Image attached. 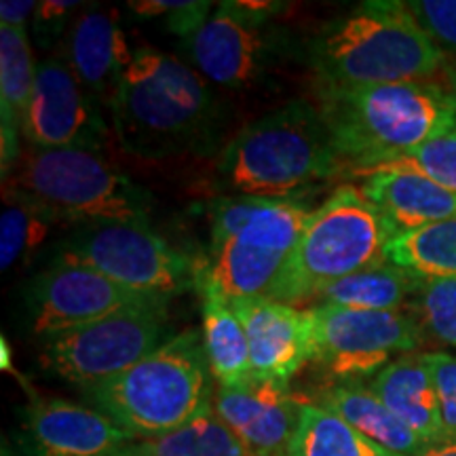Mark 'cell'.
<instances>
[{
	"mask_svg": "<svg viewBox=\"0 0 456 456\" xmlns=\"http://www.w3.org/2000/svg\"><path fill=\"white\" fill-rule=\"evenodd\" d=\"M345 171L319 108L289 102L228 142L216 159L212 186L218 197L300 199Z\"/></svg>",
	"mask_w": 456,
	"mask_h": 456,
	"instance_id": "6da1fadb",
	"label": "cell"
},
{
	"mask_svg": "<svg viewBox=\"0 0 456 456\" xmlns=\"http://www.w3.org/2000/svg\"><path fill=\"white\" fill-rule=\"evenodd\" d=\"M319 112L353 175L456 131V100L433 81L319 87Z\"/></svg>",
	"mask_w": 456,
	"mask_h": 456,
	"instance_id": "7a4b0ae2",
	"label": "cell"
},
{
	"mask_svg": "<svg viewBox=\"0 0 456 456\" xmlns=\"http://www.w3.org/2000/svg\"><path fill=\"white\" fill-rule=\"evenodd\" d=\"M216 117L208 83L155 49L135 51L110 108L121 146L148 161L203 152L214 140Z\"/></svg>",
	"mask_w": 456,
	"mask_h": 456,
	"instance_id": "3957f363",
	"label": "cell"
},
{
	"mask_svg": "<svg viewBox=\"0 0 456 456\" xmlns=\"http://www.w3.org/2000/svg\"><path fill=\"white\" fill-rule=\"evenodd\" d=\"M448 57L419 26L406 3L370 0L330 21L311 45L322 87L431 81Z\"/></svg>",
	"mask_w": 456,
	"mask_h": 456,
	"instance_id": "277c9868",
	"label": "cell"
},
{
	"mask_svg": "<svg viewBox=\"0 0 456 456\" xmlns=\"http://www.w3.org/2000/svg\"><path fill=\"white\" fill-rule=\"evenodd\" d=\"M4 201L26 203L55 222L146 224L152 197L100 151L28 144L4 175Z\"/></svg>",
	"mask_w": 456,
	"mask_h": 456,
	"instance_id": "5b68a950",
	"label": "cell"
},
{
	"mask_svg": "<svg viewBox=\"0 0 456 456\" xmlns=\"http://www.w3.org/2000/svg\"><path fill=\"white\" fill-rule=\"evenodd\" d=\"M134 440L180 429L214 410V376L203 336H171L129 370L85 393Z\"/></svg>",
	"mask_w": 456,
	"mask_h": 456,
	"instance_id": "8992f818",
	"label": "cell"
},
{
	"mask_svg": "<svg viewBox=\"0 0 456 456\" xmlns=\"http://www.w3.org/2000/svg\"><path fill=\"white\" fill-rule=\"evenodd\" d=\"M201 275L228 300L271 298L313 209L300 199L216 197Z\"/></svg>",
	"mask_w": 456,
	"mask_h": 456,
	"instance_id": "52a82bcc",
	"label": "cell"
},
{
	"mask_svg": "<svg viewBox=\"0 0 456 456\" xmlns=\"http://www.w3.org/2000/svg\"><path fill=\"white\" fill-rule=\"evenodd\" d=\"M393 239L389 222L362 188L342 184L313 209L294 258L269 300L292 306L315 300L328 285L387 262V245Z\"/></svg>",
	"mask_w": 456,
	"mask_h": 456,
	"instance_id": "ba28073f",
	"label": "cell"
},
{
	"mask_svg": "<svg viewBox=\"0 0 456 456\" xmlns=\"http://www.w3.org/2000/svg\"><path fill=\"white\" fill-rule=\"evenodd\" d=\"M313 323L311 363L336 383H359L376 376L393 357L414 353L423 328L402 311H357L334 305L309 309Z\"/></svg>",
	"mask_w": 456,
	"mask_h": 456,
	"instance_id": "9c48e42d",
	"label": "cell"
},
{
	"mask_svg": "<svg viewBox=\"0 0 456 456\" xmlns=\"http://www.w3.org/2000/svg\"><path fill=\"white\" fill-rule=\"evenodd\" d=\"M167 340V305L129 309L45 340L43 366L89 393Z\"/></svg>",
	"mask_w": 456,
	"mask_h": 456,
	"instance_id": "30bf717a",
	"label": "cell"
},
{
	"mask_svg": "<svg viewBox=\"0 0 456 456\" xmlns=\"http://www.w3.org/2000/svg\"><path fill=\"white\" fill-rule=\"evenodd\" d=\"M60 258L95 269L131 292L161 300L195 288L201 271L146 224L85 226L64 243Z\"/></svg>",
	"mask_w": 456,
	"mask_h": 456,
	"instance_id": "8fae6325",
	"label": "cell"
},
{
	"mask_svg": "<svg viewBox=\"0 0 456 456\" xmlns=\"http://www.w3.org/2000/svg\"><path fill=\"white\" fill-rule=\"evenodd\" d=\"M157 305L167 300L135 294L95 269L60 258L30 288L32 332L49 340L121 311Z\"/></svg>",
	"mask_w": 456,
	"mask_h": 456,
	"instance_id": "7c38bea8",
	"label": "cell"
},
{
	"mask_svg": "<svg viewBox=\"0 0 456 456\" xmlns=\"http://www.w3.org/2000/svg\"><path fill=\"white\" fill-rule=\"evenodd\" d=\"M279 9V3H220L188 38L199 70L224 87H245L258 81L277 47L271 17Z\"/></svg>",
	"mask_w": 456,
	"mask_h": 456,
	"instance_id": "4fadbf2b",
	"label": "cell"
},
{
	"mask_svg": "<svg viewBox=\"0 0 456 456\" xmlns=\"http://www.w3.org/2000/svg\"><path fill=\"white\" fill-rule=\"evenodd\" d=\"M21 135L38 148L102 152L108 135L104 112L74 77L64 53L38 61Z\"/></svg>",
	"mask_w": 456,
	"mask_h": 456,
	"instance_id": "5bb4252c",
	"label": "cell"
},
{
	"mask_svg": "<svg viewBox=\"0 0 456 456\" xmlns=\"http://www.w3.org/2000/svg\"><path fill=\"white\" fill-rule=\"evenodd\" d=\"M300 402L285 380L252 374L237 387H218L214 412L252 456H288Z\"/></svg>",
	"mask_w": 456,
	"mask_h": 456,
	"instance_id": "9a60e30c",
	"label": "cell"
},
{
	"mask_svg": "<svg viewBox=\"0 0 456 456\" xmlns=\"http://www.w3.org/2000/svg\"><path fill=\"white\" fill-rule=\"evenodd\" d=\"M135 442L100 410L34 399L24 410L20 456H114Z\"/></svg>",
	"mask_w": 456,
	"mask_h": 456,
	"instance_id": "2e32d148",
	"label": "cell"
},
{
	"mask_svg": "<svg viewBox=\"0 0 456 456\" xmlns=\"http://www.w3.org/2000/svg\"><path fill=\"white\" fill-rule=\"evenodd\" d=\"M249 342L254 374L288 383L313 359L309 309L269 298L231 300Z\"/></svg>",
	"mask_w": 456,
	"mask_h": 456,
	"instance_id": "e0dca14e",
	"label": "cell"
},
{
	"mask_svg": "<svg viewBox=\"0 0 456 456\" xmlns=\"http://www.w3.org/2000/svg\"><path fill=\"white\" fill-rule=\"evenodd\" d=\"M117 11L85 9L74 17L64 57L102 112H110L123 74L134 60Z\"/></svg>",
	"mask_w": 456,
	"mask_h": 456,
	"instance_id": "ac0fdd59",
	"label": "cell"
},
{
	"mask_svg": "<svg viewBox=\"0 0 456 456\" xmlns=\"http://www.w3.org/2000/svg\"><path fill=\"white\" fill-rule=\"evenodd\" d=\"M362 178H366L362 192L385 216L395 237L456 218V192L416 171L379 169Z\"/></svg>",
	"mask_w": 456,
	"mask_h": 456,
	"instance_id": "d6986e66",
	"label": "cell"
},
{
	"mask_svg": "<svg viewBox=\"0 0 456 456\" xmlns=\"http://www.w3.org/2000/svg\"><path fill=\"white\" fill-rule=\"evenodd\" d=\"M376 397L429 446L448 444L433 374L423 353H408L380 370L368 385Z\"/></svg>",
	"mask_w": 456,
	"mask_h": 456,
	"instance_id": "ffe728a7",
	"label": "cell"
},
{
	"mask_svg": "<svg viewBox=\"0 0 456 456\" xmlns=\"http://www.w3.org/2000/svg\"><path fill=\"white\" fill-rule=\"evenodd\" d=\"M311 402L340 416L353 429L393 454L419 456L431 448L412 429H408L370 387L359 383L326 385L311 395Z\"/></svg>",
	"mask_w": 456,
	"mask_h": 456,
	"instance_id": "44dd1931",
	"label": "cell"
},
{
	"mask_svg": "<svg viewBox=\"0 0 456 456\" xmlns=\"http://www.w3.org/2000/svg\"><path fill=\"white\" fill-rule=\"evenodd\" d=\"M197 289L201 294L203 346L209 370L218 387H237L254 374L249 342L241 319L237 317L231 300L220 294L199 273Z\"/></svg>",
	"mask_w": 456,
	"mask_h": 456,
	"instance_id": "7402d4cb",
	"label": "cell"
},
{
	"mask_svg": "<svg viewBox=\"0 0 456 456\" xmlns=\"http://www.w3.org/2000/svg\"><path fill=\"white\" fill-rule=\"evenodd\" d=\"M37 66L28 34L21 28L0 26V117H3V175L21 155L20 134L24 127Z\"/></svg>",
	"mask_w": 456,
	"mask_h": 456,
	"instance_id": "603a6c76",
	"label": "cell"
},
{
	"mask_svg": "<svg viewBox=\"0 0 456 456\" xmlns=\"http://www.w3.org/2000/svg\"><path fill=\"white\" fill-rule=\"evenodd\" d=\"M420 277L402 266L383 262L372 269L359 271L317 294V305H334L357 311H402L412 305Z\"/></svg>",
	"mask_w": 456,
	"mask_h": 456,
	"instance_id": "cb8c5ba5",
	"label": "cell"
},
{
	"mask_svg": "<svg viewBox=\"0 0 456 456\" xmlns=\"http://www.w3.org/2000/svg\"><path fill=\"white\" fill-rule=\"evenodd\" d=\"M288 456H402L380 448L349 423L311 399L300 402L298 429Z\"/></svg>",
	"mask_w": 456,
	"mask_h": 456,
	"instance_id": "d4e9b609",
	"label": "cell"
},
{
	"mask_svg": "<svg viewBox=\"0 0 456 456\" xmlns=\"http://www.w3.org/2000/svg\"><path fill=\"white\" fill-rule=\"evenodd\" d=\"M114 456H252L237 440L235 433L208 412L180 429L163 436L135 440Z\"/></svg>",
	"mask_w": 456,
	"mask_h": 456,
	"instance_id": "484cf974",
	"label": "cell"
},
{
	"mask_svg": "<svg viewBox=\"0 0 456 456\" xmlns=\"http://www.w3.org/2000/svg\"><path fill=\"white\" fill-rule=\"evenodd\" d=\"M385 258L423 279L456 277V218L395 237L387 245Z\"/></svg>",
	"mask_w": 456,
	"mask_h": 456,
	"instance_id": "4316f807",
	"label": "cell"
},
{
	"mask_svg": "<svg viewBox=\"0 0 456 456\" xmlns=\"http://www.w3.org/2000/svg\"><path fill=\"white\" fill-rule=\"evenodd\" d=\"M0 216V269L9 271L21 258H30L57 224L47 214L26 203H13Z\"/></svg>",
	"mask_w": 456,
	"mask_h": 456,
	"instance_id": "83f0119b",
	"label": "cell"
},
{
	"mask_svg": "<svg viewBox=\"0 0 456 456\" xmlns=\"http://www.w3.org/2000/svg\"><path fill=\"white\" fill-rule=\"evenodd\" d=\"M414 319L442 345L456 346V277L423 279L416 289Z\"/></svg>",
	"mask_w": 456,
	"mask_h": 456,
	"instance_id": "f1b7e54d",
	"label": "cell"
},
{
	"mask_svg": "<svg viewBox=\"0 0 456 456\" xmlns=\"http://www.w3.org/2000/svg\"><path fill=\"white\" fill-rule=\"evenodd\" d=\"M379 169L416 171V174L456 192V131L425 142V144L416 146L403 155L393 157L374 171Z\"/></svg>",
	"mask_w": 456,
	"mask_h": 456,
	"instance_id": "f546056e",
	"label": "cell"
},
{
	"mask_svg": "<svg viewBox=\"0 0 456 456\" xmlns=\"http://www.w3.org/2000/svg\"><path fill=\"white\" fill-rule=\"evenodd\" d=\"M406 7L444 53L456 55V0H408Z\"/></svg>",
	"mask_w": 456,
	"mask_h": 456,
	"instance_id": "4dcf8cb0",
	"label": "cell"
},
{
	"mask_svg": "<svg viewBox=\"0 0 456 456\" xmlns=\"http://www.w3.org/2000/svg\"><path fill=\"white\" fill-rule=\"evenodd\" d=\"M427 366L433 374L437 397H440L442 420L448 440L456 442V357L448 353H423Z\"/></svg>",
	"mask_w": 456,
	"mask_h": 456,
	"instance_id": "1f68e13d",
	"label": "cell"
},
{
	"mask_svg": "<svg viewBox=\"0 0 456 456\" xmlns=\"http://www.w3.org/2000/svg\"><path fill=\"white\" fill-rule=\"evenodd\" d=\"M78 7H81V3H74V0H43V3H38L32 17L34 34H37L38 43L49 45L51 41H57L60 34L64 32L68 17Z\"/></svg>",
	"mask_w": 456,
	"mask_h": 456,
	"instance_id": "d6a6232c",
	"label": "cell"
},
{
	"mask_svg": "<svg viewBox=\"0 0 456 456\" xmlns=\"http://www.w3.org/2000/svg\"><path fill=\"white\" fill-rule=\"evenodd\" d=\"M38 3L32 0H3L0 3V26L21 28L26 30V24L30 17H34Z\"/></svg>",
	"mask_w": 456,
	"mask_h": 456,
	"instance_id": "836d02e7",
	"label": "cell"
},
{
	"mask_svg": "<svg viewBox=\"0 0 456 456\" xmlns=\"http://www.w3.org/2000/svg\"><path fill=\"white\" fill-rule=\"evenodd\" d=\"M188 0H131L127 7L142 17L174 15L175 11L184 9Z\"/></svg>",
	"mask_w": 456,
	"mask_h": 456,
	"instance_id": "e575fe53",
	"label": "cell"
},
{
	"mask_svg": "<svg viewBox=\"0 0 456 456\" xmlns=\"http://www.w3.org/2000/svg\"><path fill=\"white\" fill-rule=\"evenodd\" d=\"M419 456H456V442L440 444V446H431L429 450H425V452Z\"/></svg>",
	"mask_w": 456,
	"mask_h": 456,
	"instance_id": "d590c367",
	"label": "cell"
},
{
	"mask_svg": "<svg viewBox=\"0 0 456 456\" xmlns=\"http://www.w3.org/2000/svg\"><path fill=\"white\" fill-rule=\"evenodd\" d=\"M450 94H452L456 100V70L450 72Z\"/></svg>",
	"mask_w": 456,
	"mask_h": 456,
	"instance_id": "8d00e7d4",
	"label": "cell"
}]
</instances>
